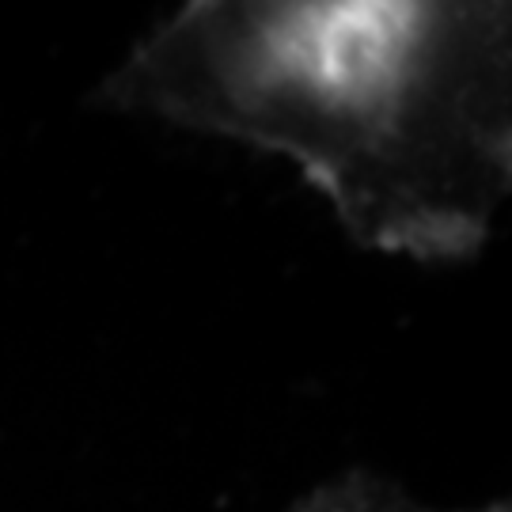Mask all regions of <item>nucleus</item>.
Here are the masks:
<instances>
[{
  "label": "nucleus",
  "instance_id": "obj_1",
  "mask_svg": "<svg viewBox=\"0 0 512 512\" xmlns=\"http://www.w3.org/2000/svg\"><path fill=\"white\" fill-rule=\"evenodd\" d=\"M103 99L293 160L368 251L463 262L512 183V8L198 0Z\"/></svg>",
  "mask_w": 512,
  "mask_h": 512
}]
</instances>
